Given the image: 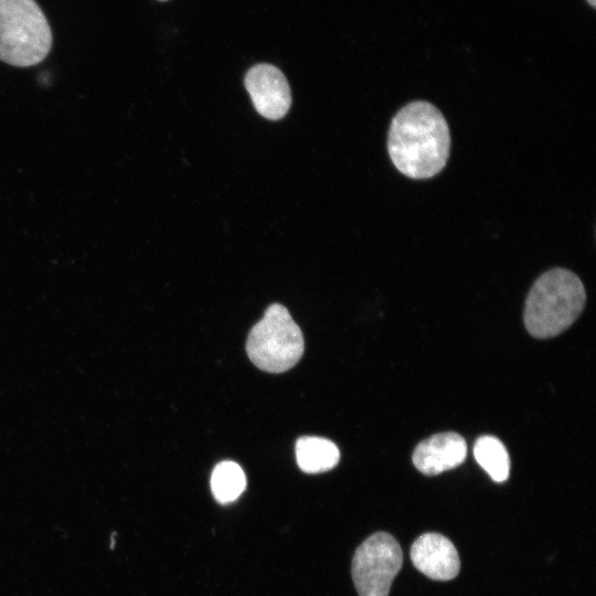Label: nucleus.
Returning a JSON list of instances; mask_svg holds the SVG:
<instances>
[{"mask_svg":"<svg viewBox=\"0 0 596 596\" xmlns=\"http://www.w3.org/2000/svg\"><path fill=\"white\" fill-rule=\"evenodd\" d=\"M467 445L459 434L448 432L430 436L413 453V464L424 475L435 476L464 462Z\"/></svg>","mask_w":596,"mask_h":596,"instance_id":"obj_8","label":"nucleus"},{"mask_svg":"<svg viewBox=\"0 0 596 596\" xmlns=\"http://www.w3.org/2000/svg\"><path fill=\"white\" fill-rule=\"evenodd\" d=\"M389 156L404 175L423 180L439 173L450 151V132L440 110L425 100L411 102L393 117Z\"/></svg>","mask_w":596,"mask_h":596,"instance_id":"obj_1","label":"nucleus"},{"mask_svg":"<svg viewBox=\"0 0 596 596\" xmlns=\"http://www.w3.org/2000/svg\"><path fill=\"white\" fill-rule=\"evenodd\" d=\"M245 87L256 110L265 118H283L291 104L290 87L280 70L270 64H257L245 75Z\"/></svg>","mask_w":596,"mask_h":596,"instance_id":"obj_6","label":"nucleus"},{"mask_svg":"<svg viewBox=\"0 0 596 596\" xmlns=\"http://www.w3.org/2000/svg\"><path fill=\"white\" fill-rule=\"evenodd\" d=\"M586 291L576 274L553 268L542 274L529 291L524 324L535 338H551L566 330L581 315Z\"/></svg>","mask_w":596,"mask_h":596,"instance_id":"obj_2","label":"nucleus"},{"mask_svg":"<svg viewBox=\"0 0 596 596\" xmlns=\"http://www.w3.org/2000/svg\"><path fill=\"white\" fill-rule=\"evenodd\" d=\"M304 337L287 308L269 306L252 328L246 341L249 360L262 371L281 373L291 369L304 353Z\"/></svg>","mask_w":596,"mask_h":596,"instance_id":"obj_4","label":"nucleus"},{"mask_svg":"<svg viewBox=\"0 0 596 596\" xmlns=\"http://www.w3.org/2000/svg\"><path fill=\"white\" fill-rule=\"evenodd\" d=\"M592 7H595V0H586Z\"/></svg>","mask_w":596,"mask_h":596,"instance_id":"obj_12","label":"nucleus"},{"mask_svg":"<svg viewBox=\"0 0 596 596\" xmlns=\"http://www.w3.org/2000/svg\"><path fill=\"white\" fill-rule=\"evenodd\" d=\"M473 455L479 466L496 482H503L509 478L510 458L500 439L494 436H481L473 446Z\"/></svg>","mask_w":596,"mask_h":596,"instance_id":"obj_10","label":"nucleus"},{"mask_svg":"<svg viewBox=\"0 0 596 596\" xmlns=\"http://www.w3.org/2000/svg\"><path fill=\"white\" fill-rule=\"evenodd\" d=\"M411 560L424 575L436 581L455 578L460 561L451 541L439 533H424L411 547Z\"/></svg>","mask_w":596,"mask_h":596,"instance_id":"obj_7","label":"nucleus"},{"mask_svg":"<svg viewBox=\"0 0 596 596\" xmlns=\"http://www.w3.org/2000/svg\"><path fill=\"white\" fill-rule=\"evenodd\" d=\"M340 459L334 443L322 437L305 436L296 443V460L307 473H318L332 469Z\"/></svg>","mask_w":596,"mask_h":596,"instance_id":"obj_9","label":"nucleus"},{"mask_svg":"<svg viewBox=\"0 0 596 596\" xmlns=\"http://www.w3.org/2000/svg\"><path fill=\"white\" fill-rule=\"evenodd\" d=\"M51 46V28L34 0H0L1 61L33 66L46 57Z\"/></svg>","mask_w":596,"mask_h":596,"instance_id":"obj_3","label":"nucleus"},{"mask_svg":"<svg viewBox=\"0 0 596 596\" xmlns=\"http://www.w3.org/2000/svg\"><path fill=\"white\" fill-rule=\"evenodd\" d=\"M402 550L389 533L368 538L352 558V578L359 596H387L402 566Z\"/></svg>","mask_w":596,"mask_h":596,"instance_id":"obj_5","label":"nucleus"},{"mask_svg":"<svg viewBox=\"0 0 596 596\" xmlns=\"http://www.w3.org/2000/svg\"><path fill=\"white\" fill-rule=\"evenodd\" d=\"M160 1H163V0H160Z\"/></svg>","mask_w":596,"mask_h":596,"instance_id":"obj_13","label":"nucleus"},{"mask_svg":"<svg viewBox=\"0 0 596 596\" xmlns=\"http://www.w3.org/2000/svg\"><path fill=\"white\" fill-rule=\"evenodd\" d=\"M246 487L243 469L234 461L217 464L211 476V489L220 503H228L237 499Z\"/></svg>","mask_w":596,"mask_h":596,"instance_id":"obj_11","label":"nucleus"}]
</instances>
